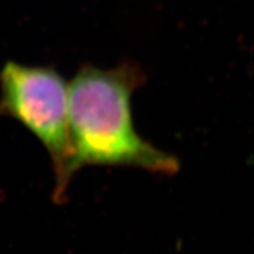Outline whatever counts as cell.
<instances>
[{
    "mask_svg": "<svg viewBox=\"0 0 254 254\" xmlns=\"http://www.w3.org/2000/svg\"><path fill=\"white\" fill-rule=\"evenodd\" d=\"M0 116L14 118L46 148L55 174L52 198L63 202L74 175L63 75L51 66L7 61L0 71Z\"/></svg>",
    "mask_w": 254,
    "mask_h": 254,
    "instance_id": "obj_2",
    "label": "cell"
},
{
    "mask_svg": "<svg viewBox=\"0 0 254 254\" xmlns=\"http://www.w3.org/2000/svg\"><path fill=\"white\" fill-rule=\"evenodd\" d=\"M145 82L137 64L112 69L80 66L67 84V117L75 174L84 166L136 167L153 174L179 170L175 156L161 151L135 130L131 99Z\"/></svg>",
    "mask_w": 254,
    "mask_h": 254,
    "instance_id": "obj_1",
    "label": "cell"
}]
</instances>
